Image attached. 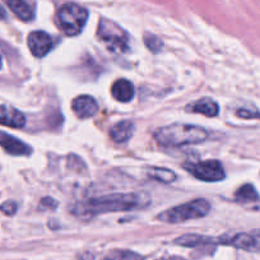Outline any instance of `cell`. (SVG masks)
I'll return each instance as SVG.
<instances>
[{"instance_id":"cell-16","label":"cell","mask_w":260,"mask_h":260,"mask_svg":"<svg viewBox=\"0 0 260 260\" xmlns=\"http://www.w3.org/2000/svg\"><path fill=\"white\" fill-rule=\"evenodd\" d=\"M175 244L187 247H197L202 246V245L216 244V239L201 236V235H185V236H181L179 237V239L175 240Z\"/></svg>"},{"instance_id":"cell-21","label":"cell","mask_w":260,"mask_h":260,"mask_svg":"<svg viewBox=\"0 0 260 260\" xmlns=\"http://www.w3.org/2000/svg\"><path fill=\"white\" fill-rule=\"evenodd\" d=\"M0 209H2V212H3L4 214H7V216H13V214H16L17 209H18V204L14 201H8L0 206Z\"/></svg>"},{"instance_id":"cell-1","label":"cell","mask_w":260,"mask_h":260,"mask_svg":"<svg viewBox=\"0 0 260 260\" xmlns=\"http://www.w3.org/2000/svg\"><path fill=\"white\" fill-rule=\"evenodd\" d=\"M151 203L149 195L146 192H125V194H110L104 197L88 199L78 203L73 208V214L79 218L88 219L97 214L109 212L132 211V209L146 208Z\"/></svg>"},{"instance_id":"cell-19","label":"cell","mask_w":260,"mask_h":260,"mask_svg":"<svg viewBox=\"0 0 260 260\" xmlns=\"http://www.w3.org/2000/svg\"><path fill=\"white\" fill-rule=\"evenodd\" d=\"M104 260H143V257L129 250H114Z\"/></svg>"},{"instance_id":"cell-23","label":"cell","mask_w":260,"mask_h":260,"mask_svg":"<svg viewBox=\"0 0 260 260\" xmlns=\"http://www.w3.org/2000/svg\"><path fill=\"white\" fill-rule=\"evenodd\" d=\"M7 18V12L3 7L0 6V21H3V19Z\"/></svg>"},{"instance_id":"cell-15","label":"cell","mask_w":260,"mask_h":260,"mask_svg":"<svg viewBox=\"0 0 260 260\" xmlns=\"http://www.w3.org/2000/svg\"><path fill=\"white\" fill-rule=\"evenodd\" d=\"M8 7L22 21L28 22L34 19V8H32L31 4L27 0H8Z\"/></svg>"},{"instance_id":"cell-14","label":"cell","mask_w":260,"mask_h":260,"mask_svg":"<svg viewBox=\"0 0 260 260\" xmlns=\"http://www.w3.org/2000/svg\"><path fill=\"white\" fill-rule=\"evenodd\" d=\"M134 124L130 120H122L110 129V137L115 143H125L133 136Z\"/></svg>"},{"instance_id":"cell-4","label":"cell","mask_w":260,"mask_h":260,"mask_svg":"<svg viewBox=\"0 0 260 260\" xmlns=\"http://www.w3.org/2000/svg\"><path fill=\"white\" fill-rule=\"evenodd\" d=\"M88 19V12L86 8L74 3H68L60 8L57 13V21L65 35L77 36L81 34Z\"/></svg>"},{"instance_id":"cell-7","label":"cell","mask_w":260,"mask_h":260,"mask_svg":"<svg viewBox=\"0 0 260 260\" xmlns=\"http://www.w3.org/2000/svg\"><path fill=\"white\" fill-rule=\"evenodd\" d=\"M216 244L230 245L237 249L246 250L250 252L260 251V230H254L250 232H241L234 236H223L216 239Z\"/></svg>"},{"instance_id":"cell-10","label":"cell","mask_w":260,"mask_h":260,"mask_svg":"<svg viewBox=\"0 0 260 260\" xmlns=\"http://www.w3.org/2000/svg\"><path fill=\"white\" fill-rule=\"evenodd\" d=\"M72 109L79 119H88L99 112V104L92 96L83 94V96H78L73 100Z\"/></svg>"},{"instance_id":"cell-3","label":"cell","mask_w":260,"mask_h":260,"mask_svg":"<svg viewBox=\"0 0 260 260\" xmlns=\"http://www.w3.org/2000/svg\"><path fill=\"white\" fill-rule=\"evenodd\" d=\"M211 211V204L207 199H195L186 204L167 209L164 213L157 216V218L167 223H180L189 219H198L206 217Z\"/></svg>"},{"instance_id":"cell-18","label":"cell","mask_w":260,"mask_h":260,"mask_svg":"<svg viewBox=\"0 0 260 260\" xmlns=\"http://www.w3.org/2000/svg\"><path fill=\"white\" fill-rule=\"evenodd\" d=\"M148 175L152 179L157 180L159 182H165V184L174 182V180L176 179V174L174 171H171V170L167 169H151Z\"/></svg>"},{"instance_id":"cell-2","label":"cell","mask_w":260,"mask_h":260,"mask_svg":"<svg viewBox=\"0 0 260 260\" xmlns=\"http://www.w3.org/2000/svg\"><path fill=\"white\" fill-rule=\"evenodd\" d=\"M208 138L204 127L191 124H171L158 127L154 132V139L164 147H181L202 143Z\"/></svg>"},{"instance_id":"cell-13","label":"cell","mask_w":260,"mask_h":260,"mask_svg":"<svg viewBox=\"0 0 260 260\" xmlns=\"http://www.w3.org/2000/svg\"><path fill=\"white\" fill-rule=\"evenodd\" d=\"M134 86L127 79H119L111 87V94L116 101L130 102L134 97Z\"/></svg>"},{"instance_id":"cell-22","label":"cell","mask_w":260,"mask_h":260,"mask_svg":"<svg viewBox=\"0 0 260 260\" xmlns=\"http://www.w3.org/2000/svg\"><path fill=\"white\" fill-rule=\"evenodd\" d=\"M41 204H42V206H47L49 208H55V207L57 206L56 202H55L54 199H51V198L41 199Z\"/></svg>"},{"instance_id":"cell-9","label":"cell","mask_w":260,"mask_h":260,"mask_svg":"<svg viewBox=\"0 0 260 260\" xmlns=\"http://www.w3.org/2000/svg\"><path fill=\"white\" fill-rule=\"evenodd\" d=\"M0 147L12 156H29L32 153L28 144L4 132H0Z\"/></svg>"},{"instance_id":"cell-5","label":"cell","mask_w":260,"mask_h":260,"mask_svg":"<svg viewBox=\"0 0 260 260\" xmlns=\"http://www.w3.org/2000/svg\"><path fill=\"white\" fill-rule=\"evenodd\" d=\"M99 36L109 50L116 52H124L129 49V36L126 32L115 22L102 18L99 23Z\"/></svg>"},{"instance_id":"cell-12","label":"cell","mask_w":260,"mask_h":260,"mask_svg":"<svg viewBox=\"0 0 260 260\" xmlns=\"http://www.w3.org/2000/svg\"><path fill=\"white\" fill-rule=\"evenodd\" d=\"M186 111L195 112V114H202L204 115V116H208V117H213L218 115L219 107H218V104H217L214 100L204 97V99H201L198 100V101H195L192 102V104L187 105Z\"/></svg>"},{"instance_id":"cell-8","label":"cell","mask_w":260,"mask_h":260,"mask_svg":"<svg viewBox=\"0 0 260 260\" xmlns=\"http://www.w3.org/2000/svg\"><path fill=\"white\" fill-rule=\"evenodd\" d=\"M32 55L36 57H44L50 52L52 47V39L44 31H34L28 35L27 40Z\"/></svg>"},{"instance_id":"cell-11","label":"cell","mask_w":260,"mask_h":260,"mask_svg":"<svg viewBox=\"0 0 260 260\" xmlns=\"http://www.w3.org/2000/svg\"><path fill=\"white\" fill-rule=\"evenodd\" d=\"M0 125L19 129L26 125V116L14 107L0 105Z\"/></svg>"},{"instance_id":"cell-20","label":"cell","mask_w":260,"mask_h":260,"mask_svg":"<svg viewBox=\"0 0 260 260\" xmlns=\"http://www.w3.org/2000/svg\"><path fill=\"white\" fill-rule=\"evenodd\" d=\"M144 44H146V46L148 47L152 52L161 51L162 41L158 39V37L154 36V35L147 34L146 36H144Z\"/></svg>"},{"instance_id":"cell-24","label":"cell","mask_w":260,"mask_h":260,"mask_svg":"<svg viewBox=\"0 0 260 260\" xmlns=\"http://www.w3.org/2000/svg\"><path fill=\"white\" fill-rule=\"evenodd\" d=\"M2 65H3V56L0 54V69H2Z\"/></svg>"},{"instance_id":"cell-6","label":"cell","mask_w":260,"mask_h":260,"mask_svg":"<svg viewBox=\"0 0 260 260\" xmlns=\"http://www.w3.org/2000/svg\"><path fill=\"white\" fill-rule=\"evenodd\" d=\"M185 169L190 172L194 177L207 182H217L224 179L223 166L217 159H209L206 162H198V164H185Z\"/></svg>"},{"instance_id":"cell-17","label":"cell","mask_w":260,"mask_h":260,"mask_svg":"<svg viewBox=\"0 0 260 260\" xmlns=\"http://www.w3.org/2000/svg\"><path fill=\"white\" fill-rule=\"evenodd\" d=\"M235 198L240 203H254V202L259 201V194L252 185L246 184L237 190Z\"/></svg>"}]
</instances>
